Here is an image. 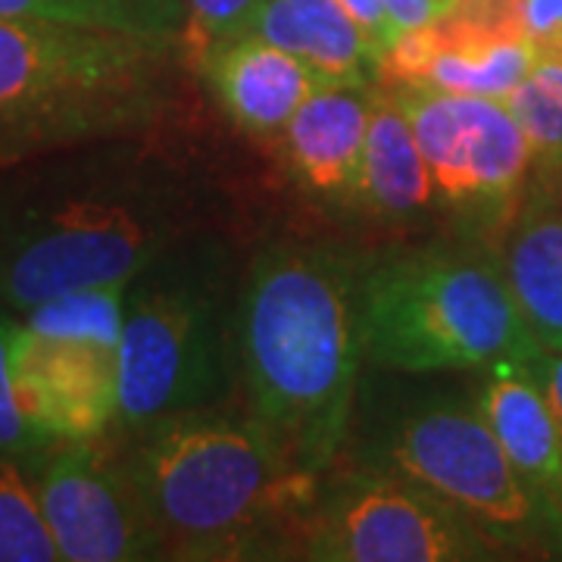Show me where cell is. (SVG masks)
I'll list each match as a JSON object with an SVG mask.
<instances>
[{
    "mask_svg": "<svg viewBox=\"0 0 562 562\" xmlns=\"http://www.w3.org/2000/svg\"><path fill=\"white\" fill-rule=\"evenodd\" d=\"M431 25L435 57L422 88L506 101L541 57L522 29L519 0H457Z\"/></svg>",
    "mask_w": 562,
    "mask_h": 562,
    "instance_id": "7c38bea8",
    "label": "cell"
},
{
    "mask_svg": "<svg viewBox=\"0 0 562 562\" xmlns=\"http://www.w3.org/2000/svg\"><path fill=\"white\" fill-rule=\"evenodd\" d=\"M203 76L235 128L250 138L284 135L301 103L319 88V76L260 35L216 41L188 63Z\"/></svg>",
    "mask_w": 562,
    "mask_h": 562,
    "instance_id": "4fadbf2b",
    "label": "cell"
},
{
    "mask_svg": "<svg viewBox=\"0 0 562 562\" xmlns=\"http://www.w3.org/2000/svg\"><path fill=\"white\" fill-rule=\"evenodd\" d=\"M98 441L54 443L35 479L60 557L66 562L162 560L160 528L140 501L128 465Z\"/></svg>",
    "mask_w": 562,
    "mask_h": 562,
    "instance_id": "8fae6325",
    "label": "cell"
},
{
    "mask_svg": "<svg viewBox=\"0 0 562 562\" xmlns=\"http://www.w3.org/2000/svg\"><path fill=\"white\" fill-rule=\"evenodd\" d=\"M360 288V262L310 241L262 247L241 284L238 362L250 406L316 475L347 435L366 353Z\"/></svg>",
    "mask_w": 562,
    "mask_h": 562,
    "instance_id": "7a4b0ae2",
    "label": "cell"
},
{
    "mask_svg": "<svg viewBox=\"0 0 562 562\" xmlns=\"http://www.w3.org/2000/svg\"><path fill=\"white\" fill-rule=\"evenodd\" d=\"M128 281L38 303L16 325L22 409L54 441H98L120 416V341Z\"/></svg>",
    "mask_w": 562,
    "mask_h": 562,
    "instance_id": "52a82bcc",
    "label": "cell"
},
{
    "mask_svg": "<svg viewBox=\"0 0 562 562\" xmlns=\"http://www.w3.org/2000/svg\"><path fill=\"white\" fill-rule=\"evenodd\" d=\"M338 3H341L353 20L360 22L362 32L369 35V41H372L382 54L384 47L397 38V29H394V22L387 16V10H384V0H338Z\"/></svg>",
    "mask_w": 562,
    "mask_h": 562,
    "instance_id": "d4e9b609",
    "label": "cell"
},
{
    "mask_svg": "<svg viewBox=\"0 0 562 562\" xmlns=\"http://www.w3.org/2000/svg\"><path fill=\"white\" fill-rule=\"evenodd\" d=\"M372 85H319L284 128V157L306 194L353 203L362 172Z\"/></svg>",
    "mask_w": 562,
    "mask_h": 562,
    "instance_id": "5bb4252c",
    "label": "cell"
},
{
    "mask_svg": "<svg viewBox=\"0 0 562 562\" xmlns=\"http://www.w3.org/2000/svg\"><path fill=\"white\" fill-rule=\"evenodd\" d=\"M238 301L232 247L201 232L125 288L120 341V416L138 435L154 422L216 406L232 384L238 350Z\"/></svg>",
    "mask_w": 562,
    "mask_h": 562,
    "instance_id": "5b68a950",
    "label": "cell"
},
{
    "mask_svg": "<svg viewBox=\"0 0 562 562\" xmlns=\"http://www.w3.org/2000/svg\"><path fill=\"white\" fill-rule=\"evenodd\" d=\"M366 353L401 372L528 362L531 335L497 257L479 247H422L362 269Z\"/></svg>",
    "mask_w": 562,
    "mask_h": 562,
    "instance_id": "8992f818",
    "label": "cell"
},
{
    "mask_svg": "<svg viewBox=\"0 0 562 562\" xmlns=\"http://www.w3.org/2000/svg\"><path fill=\"white\" fill-rule=\"evenodd\" d=\"M301 550L322 562L494 560L497 547L457 506L406 475H353L303 522Z\"/></svg>",
    "mask_w": 562,
    "mask_h": 562,
    "instance_id": "30bf717a",
    "label": "cell"
},
{
    "mask_svg": "<svg viewBox=\"0 0 562 562\" xmlns=\"http://www.w3.org/2000/svg\"><path fill=\"white\" fill-rule=\"evenodd\" d=\"M181 41L0 16V169L179 120Z\"/></svg>",
    "mask_w": 562,
    "mask_h": 562,
    "instance_id": "277c9868",
    "label": "cell"
},
{
    "mask_svg": "<svg viewBox=\"0 0 562 562\" xmlns=\"http://www.w3.org/2000/svg\"><path fill=\"white\" fill-rule=\"evenodd\" d=\"M250 35L294 54L322 85L382 79V50L338 0H260Z\"/></svg>",
    "mask_w": 562,
    "mask_h": 562,
    "instance_id": "9a60e30c",
    "label": "cell"
},
{
    "mask_svg": "<svg viewBox=\"0 0 562 562\" xmlns=\"http://www.w3.org/2000/svg\"><path fill=\"white\" fill-rule=\"evenodd\" d=\"M503 276L543 350H562V210L538 181L503 228Z\"/></svg>",
    "mask_w": 562,
    "mask_h": 562,
    "instance_id": "2e32d148",
    "label": "cell"
},
{
    "mask_svg": "<svg viewBox=\"0 0 562 562\" xmlns=\"http://www.w3.org/2000/svg\"><path fill=\"white\" fill-rule=\"evenodd\" d=\"M0 16L181 41L188 7L184 0H0Z\"/></svg>",
    "mask_w": 562,
    "mask_h": 562,
    "instance_id": "d6986e66",
    "label": "cell"
},
{
    "mask_svg": "<svg viewBox=\"0 0 562 562\" xmlns=\"http://www.w3.org/2000/svg\"><path fill=\"white\" fill-rule=\"evenodd\" d=\"M125 465L179 560L269 557L316 506L319 475L266 422L220 406L154 422Z\"/></svg>",
    "mask_w": 562,
    "mask_h": 562,
    "instance_id": "3957f363",
    "label": "cell"
},
{
    "mask_svg": "<svg viewBox=\"0 0 562 562\" xmlns=\"http://www.w3.org/2000/svg\"><path fill=\"white\" fill-rule=\"evenodd\" d=\"M213 194L162 135L113 138L0 169V306L29 313L132 281L210 232Z\"/></svg>",
    "mask_w": 562,
    "mask_h": 562,
    "instance_id": "6da1fadb",
    "label": "cell"
},
{
    "mask_svg": "<svg viewBox=\"0 0 562 562\" xmlns=\"http://www.w3.org/2000/svg\"><path fill=\"white\" fill-rule=\"evenodd\" d=\"M453 3L457 0H384V10L394 22V29L403 32V29H419V25L441 20Z\"/></svg>",
    "mask_w": 562,
    "mask_h": 562,
    "instance_id": "484cf974",
    "label": "cell"
},
{
    "mask_svg": "<svg viewBox=\"0 0 562 562\" xmlns=\"http://www.w3.org/2000/svg\"><path fill=\"white\" fill-rule=\"evenodd\" d=\"M531 179L538 181L543 191L560 203L562 210V150L560 154H550V157H538V166H535Z\"/></svg>",
    "mask_w": 562,
    "mask_h": 562,
    "instance_id": "83f0119b",
    "label": "cell"
},
{
    "mask_svg": "<svg viewBox=\"0 0 562 562\" xmlns=\"http://www.w3.org/2000/svg\"><path fill=\"white\" fill-rule=\"evenodd\" d=\"M184 7H188V25L181 35V50L184 60L191 63L216 41L250 35L260 0H184Z\"/></svg>",
    "mask_w": 562,
    "mask_h": 562,
    "instance_id": "603a6c76",
    "label": "cell"
},
{
    "mask_svg": "<svg viewBox=\"0 0 562 562\" xmlns=\"http://www.w3.org/2000/svg\"><path fill=\"white\" fill-rule=\"evenodd\" d=\"M479 413L516 469L562 513V431L535 372L513 360L487 366Z\"/></svg>",
    "mask_w": 562,
    "mask_h": 562,
    "instance_id": "e0dca14e",
    "label": "cell"
},
{
    "mask_svg": "<svg viewBox=\"0 0 562 562\" xmlns=\"http://www.w3.org/2000/svg\"><path fill=\"white\" fill-rule=\"evenodd\" d=\"M519 20L541 57L562 60V0H519Z\"/></svg>",
    "mask_w": 562,
    "mask_h": 562,
    "instance_id": "cb8c5ba5",
    "label": "cell"
},
{
    "mask_svg": "<svg viewBox=\"0 0 562 562\" xmlns=\"http://www.w3.org/2000/svg\"><path fill=\"white\" fill-rule=\"evenodd\" d=\"M535 157L562 150V60L538 57L535 69L506 98Z\"/></svg>",
    "mask_w": 562,
    "mask_h": 562,
    "instance_id": "44dd1931",
    "label": "cell"
},
{
    "mask_svg": "<svg viewBox=\"0 0 562 562\" xmlns=\"http://www.w3.org/2000/svg\"><path fill=\"white\" fill-rule=\"evenodd\" d=\"M63 560L20 457H0V562Z\"/></svg>",
    "mask_w": 562,
    "mask_h": 562,
    "instance_id": "ffe728a7",
    "label": "cell"
},
{
    "mask_svg": "<svg viewBox=\"0 0 562 562\" xmlns=\"http://www.w3.org/2000/svg\"><path fill=\"white\" fill-rule=\"evenodd\" d=\"M435 201V181L406 113L391 98V91L375 94L353 206H360L372 220L401 225L428 213Z\"/></svg>",
    "mask_w": 562,
    "mask_h": 562,
    "instance_id": "ac0fdd59",
    "label": "cell"
},
{
    "mask_svg": "<svg viewBox=\"0 0 562 562\" xmlns=\"http://www.w3.org/2000/svg\"><path fill=\"white\" fill-rule=\"evenodd\" d=\"M391 98L413 125L438 201L479 222V228L491 222L506 228L535 160L513 110L494 98L413 85L391 88Z\"/></svg>",
    "mask_w": 562,
    "mask_h": 562,
    "instance_id": "9c48e42d",
    "label": "cell"
},
{
    "mask_svg": "<svg viewBox=\"0 0 562 562\" xmlns=\"http://www.w3.org/2000/svg\"><path fill=\"white\" fill-rule=\"evenodd\" d=\"M20 322L0 316V457H38L54 447L29 413L22 409L16 379H13V338Z\"/></svg>",
    "mask_w": 562,
    "mask_h": 562,
    "instance_id": "7402d4cb",
    "label": "cell"
},
{
    "mask_svg": "<svg viewBox=\"0 0 562 562\" xmlns=\"http://www.w3.org/2000/svg\"><path fill=\"white\" fill-rule=\"evenodd\" d=\"M528 369L541 382L543 394H547L550 409H553V416L560 422L562 431V350H541L535 360L528 362Z\"/></svg>",
    "mask_w": 562,
    "mask_h": 562,
    "instance_id": "4316f807",
    "label": "cell"
},
{
    "mask_svg": "<svg viewBox=\"0 0 562 562\" xmlns=\"http://www.w3.org/2000/svg\"><path fill=\"white\" fill-rule=\"evenodd\" d=\"M387 460L457 506L497 550L562 557V513L516 469L479 409H416L394 428Z\"/></svg>",
    "mask_w": 562,
    "mask_h": 562,
    "instance_id": "ba28073f",
    "label": "cell"
}]
</instances>
